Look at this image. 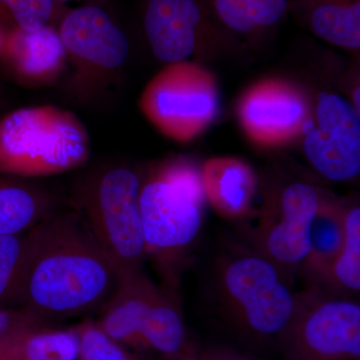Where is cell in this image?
Instances as JSON below:
<instances>
[{
	"label": "cell",
	"instance_id": "1",
	"mask_svg": "<svg viewBox=\"0 0 360 360\" xmlns=\"http://www.w3.org/2000/svg\"><path fill=\"white\" fill-rule=\"evenodd\" d=\"M26 238L16 300L22 310L44 321L101 311L118 276L77 210H56Z\"/></svg>",
	"mask_w": 360,
	"mask_h": 360
},
{
	"label": "cell",
	"instance_id": "2",
	"mask_svg": "<svg viewBox=\"0 0 360 360\" xmlns=\"http://www.w3.org/2000/svg\"><path fill=\"white\" fill-rule=\"evenodd\" d=\"M206 198L201 170L186 160L168 161L141 182L139 207L146 257L168 284L174 264L200 233Z\"/></svg>",
	"mask_w": 360,
	"mask_h": 360
},
{
	"label": "cell",
	"instance_id": "3",
	"mask_svg": "<svg viewBox=\"0 0 360 360\" xmlns=\"http://www.w3.org/2000/svg\"><path fill=\"white\" fill-rule=\"evenodd\" d=\"M89 156V132L70 111L28 106L0 120V174L49 176L82 167Z\"/></svg>",
	"mask_w": 360,
	"mask_h": 360
},
{
	"label": "cell",
	"instance_id": "4",
	"mask_svg": "<svg viewBox=\"0 0 360 360\" xmlns=\"http://www.w3.org/2000/svg\"><path fill=\"white\" fill-rule=\"evenodd\" d=\"M219 290L226 323L239 340L279 347L298 303L274 262L264 255L232 257L220 269Z\"/></svg>",
	"mask_w": 360,
	"mask_h": 360
},
{
	"label": "cell",
	"instance_id": "5",
	"mask_svg": "<svg viewBox=\"0 0 360 360\" xmlns=\"http://www.w3.org/2000/svg\"><path fill=\"white\" fill-rule=\"evenodd\" d=\"M142 180L127 167L89 175L77 195V208L118 279L142 272L146 241L139 207Z\"/></svg>",
	"mask_w": 360,
	"mask_h": 360
},
{
	"label": "cell",
	"instance_id": "6",
	"mask_svg": "<svg viewBox=\"0 0 360 360\" xmlns=\"http://www.w3.org/2000/svg\"><path fill=\"white\" fill-rule=\"evenodd\" d=\"M139 106L160 134L177 142H188L202 134L219 115V86L202 65L188 60L172 63L148 82Z\"/></svg>",
	"mask_w": 360,
	"mask_h": 360
},
{
	"label": "cell",
	"instance_id": "7",
	"mask_svg": "<svg viewBox=\"0 0 360 360\" xmlns=\"http://www.w3.org/2000/svg\"><path fill=\"white\" fill-rule=\"evenodd\" d=\"M142 23L153 53L167 65L236 42L207 0H146Z\"/></svg>",
	"mask_w": 360,
	"mask_h": 360
},
{
	"label": "cell",
	"instance_id": "8",
	"mask_svg": "<svg viewBox=\"0 0 360 360\" xmlns=\"http://www.w3.org/2000/svg\"><path fill=\"white\" fill-rule=\"evenodd\" d=\"M279 348L286 360H360V305L340 298L297 304Z\"/></svg>",
	"mask_w": 360,
	"mask_h": 360
},
{
	"label": "cell",
	"instance_id": "9",
	"mask_svg": "<svg viewBox=\"0 0 360 360\" xmlns=\"http://www.w3.org/2000/svg\"><path fill=\"white\" fill-rule=\"evenodd\" d=\"M302 137L307 160L322 176L335 182L359 176L360 115L349 101L321 92L312 103Z\"/></svg>",
	"mask_w": 360,
	"mask_h": 360
},
{
	"label": "cell",
	"instance_id": "10",
	"mask_svg": "<svg viewBox=\"0 0 360 360\" xmlns=\"http://www.w3.org/2000/svg\"><path fill=\"white\" fill-rule=\"evenodd\" d=\"M312 103L302 87L283 78H264L239 97L236 116L255 146L281 148L302 137Z\"/></svg>",
	"mask_w": 360,
	"mask_h": 360
},
{
	"label": "cell",
	"instance_id": "11",
	"mask_svg": "<svg viewBox=\"0 0 360 360\" xmlns=\"http://www.w3.org/2000/svg\"><path fill=\"white\" fill-rule=\"evenodd\" d=\"M58 32L68 58L85 75L115 72L129 58L127 34L101 7L86 6L66 11Z\"/></svg>",
	"mask_w": 360,
	"mask_h": 360
},
{
	"label": "cell",
	"instance_id": "12",
	"mask_svg": "<svg viewBox=\"0 0 360 360\" xmlns=\"http://www.w3.org/2000/svg\"><path fill=\"white\" fill-rule=\"evenodd\" d=\"M321 198L314 186L295 182L281 194L276 212L264 224V257L276 265L296 266L309 255V231Z\"/></svg>",
	"mask_w": 360,
	"mask_h": 360
},
{
	"label": "cell",
	"instance_id": "13",
	"mask_svg": "<svg viewBox=\"0 0 360 360\" xmlns=\"http://www.w3.org/2000/svg\"><path fill=\"white\" fill-rule=\"evenodd\" d=\"M1 52L18 77L35 86L58 79L68 58L58 30L52 25L37 32L14 30L7 33Z\"/></svg>",
	"mask_w": 360,
	"mask_h": 360
},
{
	"label": "cell",
	"instance_id": "14",
	"mask_svg": "<svg viewBox=\"0 0 360 360\" xmlns=\"http://www.w3.org/2000/svg\"><path fill=\"white\" fill-rule=\"evenodd\" d=\"M319 39L360 49V0H288V13Z\"/></svg>",
	"mask_w": 360,
	"mask_h": 360
},
{
	"label": "cell",
	"instance_id": "15",
	"mask_svg": "<svg viewBox=\"0 0 360 360\" xmlns=\"http://www.w3.org/2000/svg\"><path fill=\"white\" fill-rule=\"evenodd\" d=\"M155 286L143 272L118 279L115 292L101 310L99 328L125 347L143 350L141 323Z\"/></svg>",
	"mask_w": 360,
	"mask_h": 360
},
{
	"label": "cell",
	"instance_id": "16",
	"mask_svg": "<svg viewBox=\"0 0 360 360\" xmlns=\"http://www.w3.org/2000/svg\"><path fill=\"white\" fill-rule=\"evenodd\" d=\"M201 176L206 200L221 217L236 219L250 210L257 180L245 161L229 156L210 158Z\"/></svg>",
	"mask_w": 360,
	"mask_h": 360
},
{
	"label": "cell",
	"instance_id": "17",
	"mask_svg": "<svg viewBox=\"0 0 360 360\" xmlns=\"http://www.w3.org/2000/svg\"><path fill=\"white\" fill-rule=\"evenodd\" d=\"M46 191L15 179H0V236L27 233L56 212Z\"/></svg>",
	"mask_w": 360,
	"mask_h": 360
},
{
	"label": "cell",
	"instance_id": "18",
	"mask_svg": "<svg viewBox=\"0 0 360 360\" xmlns=\"http://www.w3.org/2000/svg\"><path fill=\"white\" fill-rule=\"evenodd\" d=\"M143 349H150L167 359L180 360L191 352L179 307L172 296L155 286L141 328Z\"/></svg>",
	"mask_w": 360,
	"mask_h": 360
},
{
	"label": "cell",
	"instance_id": "19",
	"mask_svg": "<svg viewBox=\"0 0 360 360\" xmlns=\"http://www.w3.org/2000/svg\"><path fill=\"white\" fill-rule=\"evenodd\" d=\"M222 25L236 34L257 39L283 21L288 0H207Z\"/></svg>",
	"mask_w": 360,
	"mask_h": 360
},
{
	"label": "cell",
	"instance_id": "20",
	"mask_svg": "<svg viewBox=\"0 0 360 360\" xmlns=\"http://www.w3.org/2000/svg\"><path fill=\"white\" fill-rule=\"evenodd\" d=\"M4 360H79L77 329H30L9 336Z\"/></svg>",
	"mask_w": 360,
	"mask_h": 360
},
{
	"label": "cell",
	"instance_id": "21",
	"mask_svg": "<svg viewBox=\"0 0 360 360\" xmlns=\"http://www.w3.org/2000/svg\"><path fill=\"white\" fill-rule=\"evenodd\" d=\"M345 240V212L321 200L309 231L307 264L315 270L328 272Z\"/></svg>",
	"mask_w": 360,
	"mask_h": 360
},
{
	"label": "cell",
	"instance_id": "22",
	"mask_svg": "<svg viewBox=\"0 0 360 360\" xmlns=\"http://www.w3.org/2000/svg\"><path fill=\"white\" fill-rule=\"evenodd\" d=\"M61 7L56 0H0V26L7 32H37L53 26Z\"/></svg>",
	"mask_w": 360,
	"mask_h": 360
},
{
	"label": "cell",
	"instance_id": "23",
	"mask_svg": "<svg viewBox=\"0 0 360 360\" xmlns=\"http://www.w3.org/2000/svg\"><path fill=\"white\" fill-rule=\"evenodd\" d=\"M340 288L360 290V208L345 210V240L342 248L328 270Z\"/></svg>",
	"mask_w": 360,
	"mask_h": 360
},
{
	"label": "cell",
	"instance_id": "24",
	"mask_svg": "<svg viewBox=\"0 0 360 360\" xmlns=\"http://www.w3.org/2000/svg\"><path fill=\"white\" fill-rule=\"evenodd\" d=\"M26 248V233L0 236V309L18 300Z\"/></svg>",
	"mask_w": 360,
	"mask_h": 360
},
{
	"label": "cell",
	"instance_id": "25",
	"mask_svg": "<svg viewBox=\"0 0 360 360\" xmlns=\"http://www.w3.org/2000/svg\"><path fill=\"white\" fill-rule=\"evenodd\" d=\"M75 329L79 340V360H146L110 338L96 322L87 321Z\"/></svg>",
	"mask_w": 360,
	"mask_h": 360
},
{
	"label": "cell",
	"instance_id": "26",
	"mask_svg": "<svg viewBox=\"0 0 360 360\" xmlns=\"http://www.w3.org/2000/svg\"><path fill=\"white\" fill-rule=\"evenodd\" d=\"M45 326L46 321L25 310L0 309V340L30 329Z\"/></svg>",
	"mask_w": 360,
	"mask_h": 360
},
{
	"label": "cell",
	"instance_id": "27",
	"mask_svg": "<svg viewBox=\"0 0 360 360\" xmlns=\"http://www.w3.org/2000/svg\"><path fill=\"white\" fill-rule=\"evenodd\" d=\"M203 352L213 360H253L226 347L210 348Z\"/></svg>",
	"mask_w": 360,
	"mask_h": 360
},
{
	"label": "cell",
	"instance_id": "28",
	"mask_svg": "<svg viewBox=\"0 0 360 360\" xmlns=\"http://www.w3.org/2000/svg\"><path fill=\"white\" fill-rule=\"evenodd\" d=\"M180 360H213L207 356L205 352H200V354H196V352H188V354L184 355Z\"/></svg>",
	"mask_w": 360,
	"mask_h": 360
},
{
	"label": "cell",
	"instance_id": "29",
	"mask_svg": "<svg viewBox=\"0 0 360 360\" xmlns=\"http://www.w3.org/2000/svg\"><path fill=\"white\" fill-rule=\"evenodd\" d=\"M7 33L8 32H6V30L0 26V52L2 51L4 44H6Z\"/></svg>",
	"mask_w": 360,
	"mask_h": 360
},
{
	"label": "cell",
	"instance_id": "30",
	"mask_svg": "<svg viewBox=\"0 0 360 360\" xmlns=\"http://www.w3.org/2000/svg\"><path fill=\"white\" fill-rule=\"evenodd\" d=\"M56 1L59 2V4H65V2L68 1H77V0H56Z\"/></svg>",
	"mask_w": 360,
	"mask_h": 360
}]
</instances>
